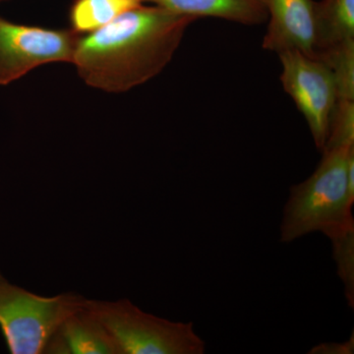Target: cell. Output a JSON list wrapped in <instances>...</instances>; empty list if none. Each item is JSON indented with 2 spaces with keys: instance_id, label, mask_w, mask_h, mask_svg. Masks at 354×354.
<instances>
[{
  "instance_id": "5b68a950",
  "label": "cell",
  "mask_w": 354,
  "mask_h": 354,
  "mask_svg": "<svg viewBox=\"0 0 354 354\" xmlns=\"http://www.w3.org/2000/svg\"><path fill=\"white\" fill-rule=\"evenodd\" d=\"M279 57L283 88L304 114L317 149L323 152L337 102L332 70L320 58L297 50L283 51Z\"/></svg>"
},
{
  "instance_id": "30bf717a",
  "label": "cell",
  "mask_w": 354,
  "mask_h": 354,
  "mask_svg": "<svg viewBox=\"0 0 354 354\" xmlns=\"http://www.w3.org/2000/svg\"><path fill=\"white\" fill-rule=\"evenodd\" d=\"M314 31L316 57L354 41V0L314 2Z\"/></svg>"
},
{
  "instance_id": "ba28073f",
  "label": "cell",
  "mask_w": 354,
  "mask_h": 354,
  "mask_svg": "<svg viewBox=\"0 0 354 354\" xmlns=\"http://www.w3.org/2000/svg\"><path fill=\"white\" fill-rule=\"evenodd\" d=\"M44 353L121 354L113 335L86 307L72 314L48 342Z\"/></svg>"
},
{
  "instance_id": "9a60e30c",
  "label": "cell",
  "mask_w": 354,
  "mask_h": 354,
  "mask_svg": "<svg viewBox=\"0 0 354 354\" xmlns=\"http://www.w3.org/2000/svg\"><path fill=\"white\" fill-rule=\"evenodd\" d=\"M309 354H353L354 335L344 342H323L308 351Z\"/></svg>"
},
{
  "instance_id": "2e32d148",
  "label": "cell",
  "mask_w": 354,
  "mask_h": 354,
  "mask_svg": "<svg viewBox=\"0 0 354 354\" xmlns=\"http://www.w3.org/2000/svg\"><path fill=\"white\" fill-rule=\"evenodd\" d=\"M3 1H6V0H0V3H1V2H3Z\"/></svg>"
},
{
  "instance_id": "4fadbf2b",
  "label": "cell",
  "mask_w": 354,
  "mask_h": 354,
  "mask_svg": "<svg viewBox=\"0 0 354 354\" xmlns=\"http://www.w3.org/2000/svg\"><path fill=\"white\" fill-rule=\"evenodd\" d=\"M337 274L349 307L354 308V227L330 239Z\"/></svg>"
},
{
  "instance_id": "5bb4252c",
  "label": "cell",
  "mask_w": 354,
  "mask_h": 354,
  "mask_svg": "<svg viewBox=\"0 0 354 354\" xmlns=\"http://www.w3.org/2000/svg\"><path fill=\"white\" fill-rule=\"evenodd\" d=\"M354 146V101H337L325 149Z\"/></svg>"
},
{
  "instance_id": "6da1fadb",
  "label": "cell",
  "mask_w": 354,
  "mask_h": 354,
  "mask_svg": "<svg viewBox=\"0 0 354 354\" xmlns=\"http://www.w3.org/2000/svg\"><path fill=\"white\" fill-rule=\"evenodd\" d=\"M194 20L140 4L101 29L80 35L73 64L88 86L127 92L164 70Z\"/></svg>"
},
{
  "instance_id": "8992f818",
  "label": "cell",
  "mask_w": 354,
  "mask_h": 354,
  "mask_svg": "<svg viewBox=\"0 0 354 354\" xmlns=\"http://www.w3.org/2000/svg\"><path fill=\"white\" fill-rule=\"evenodd\" d=\"M80 35L72 29L17 24L0 17V86L53 62L73 64Z\"/></svg>"
},
{
  "instance_id": "52a82bcc",
  "label": "cell",
  "mask_w": 354,
  "mask_h": 354,
  "mask_svg": "<svg viewBox=\"0 0 354 354\" xmlns=\"http://www.w3.org/2000/svg\"><path fill=\"white\" fill-rule=\"evenodd\" d=\"M269 18L263 48L279 55L297 50L316 57L313 0H261Z\"/></svg>"
},
{
  "instance_id": "8fae6325",
  "label": "cell",
  "mask_w": 354,
  "mask_h": 354,
  "mask_svg": "<svg viewBox=\"0 0 354 354\" xmlns=\"http://www.w3.org/2000/svg\"><path fill=\"white\" fill-rule=\"evenodd\" d=\"M140 4V0H75L70 9L71 29L79 35L95 31Z\"/></svg>"
},
{
  "instance_id": "277c9868",
  "label": "cell",
  "mask_w": 354,
  "mask_h": 354,
  "mask_svg": "<svg viewBox=\"0 0 354 354\" xmlns=\"http://www.w3.org/2000/svg\"><path fill=\"white\" fill-rule=\"evenodd\" d=\"M86 301L72 292L41 297L12 285L0 274V330L9 353H44L59 326L85 308Z\"/></svg>"
},
{
  "instance_id": "7c38bea8",
  "label": "cell",
  "mask_w": 354,
  "mask_h": 354,
  "mask_svg": "<svg viewBox=\"0 0 354 354\" xmlns=\"http://www.w3.org/2000/svg\"><path fill=\"white\" fill-rule=\"evenodd\" d=\"M332 70L337 101H354V41H349L319 55Z\"/></svg>"
},
{
  "instance_id": "7a4b0ae2",
  "label": "cell",
  "mask_w": 354,
  "mask_h": 354,
  "mask_svg": "<svg viewBox=\"0 0 354 354\" xmlns=\"http://www.w3.org/2000/svg\"><path fill=\"white\" fill-rule=\"evenodd\" d=\"M315 171L290 188L279 225V241L290 243L322 232L328 239L354 227V192L348 188V167L354 146L323 151Z\"/></svg>"
},
{
  "instance_id": "9c48e42d",
  "label": "cell",
  "mask_w": 354,
  "mask_h": 354,
  "mask_svg": "<svg viewBox=\"0 0 354 354\" xmlns=\"http://www.w3.org/2000/svg\"><path fill=\"white\" fill-rule=\"evenodd\" d=\"M189 17L221 18L243 25H259L268 19L261 0H140Z\"/></svg>"
},
{
  "instance_id": "3957f363",
  "label": "cell",
  "mask_w": 354,
  "mask_h": 354,
  "mask_svg": "<svg viewBox=\"0 0 354 354\" xmlns=\"http://www.w3.org/2000/svg\"><path fill=\"white\" fill-rule=\"evenodd\" d=\"M86 307L113 335L121 354H204L192 322H172L142 311L130 300H87Z\"/></svg>"
}]
</instances>
